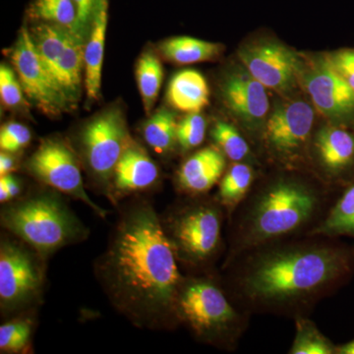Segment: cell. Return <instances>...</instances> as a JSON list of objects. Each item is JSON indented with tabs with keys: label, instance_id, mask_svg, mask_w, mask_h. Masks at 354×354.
I'll return each instance as SVG.
<instances>
[{
	"label": "cell",
	"instance_id": "6da1fadb",
	"mask_svg": "<svg viewBox=\"0 0 354 354\" xmlns=\"http://www.w3.org/2000/svg\"><path fill=\"white\" fill-rule=\"evenodd\" d=\"M228 297L250 314L310 316L354 276V244L304 235L265 244L221 266Z\"/></svg>",
	"mask_w": 354,
	"mask_h": 354
},
{
	"label": "cell",
	"instance_id": "7a4b0ae2",
	"mask_svg": "<svg viewBox=\"0 0 354 354\" xmlns=\"http://www.w3.org/2000/svg\"><path fill=\"white\" fill-rule=\"evenodd\" d=\"M150 202L125 205L108 246L95 263L97 281L111 305L141 329L178 327L176 301L184 277Z\"/></svg>",
	"mask_w": 354,
	"mask_h": 354
},
{
	"label": "cell",
	"instance_id": "3957f363",
	"mask_svg": "<svg viewBox=\"0 0 354 354\" xmlns=\"http://www.w3.org/2000/svg\"><path fill=\"white\" fill-rule=\"evenodd\" d=\"M325 183L297 174H279L254 183L228 220L223 266L246 251L292 237L308 235L327 214L337 193Z\"/></svg>",
	"mask_w": 354,
	"mask_h": 354
},
{
	"label": "cell",
	"instance_id": "277c9868",
	"mask_svg": "<svg viewBox=\"0 0 354 354\" xmlns=\"http://www.w3.org/2000/svg\"><path fill=\"white\" fill-rule=\"evenodd\" d=\"M176 316L179 326L187 328L197 341L228 351L239 346L250 318L232 301L214 272L184 277Z\"/></svg>",
	"mask_w": 354,
	"mask_h": 354
},
{
	"label": "cell",
	"instance_id": "5b68a950",
	"mask_svg": "<svg viewBox=\"0 0 354 354\" xmlns=\"http://www.w3.org/2000/svg\"><path fill=\"white\" fill-rule=\"evenodd\" d=\"M1 227L44 258L87 239L88 228L58 191L39 190L6 203Z\"/></svg>",
	"mask_w": 354,
	"mask_h": 354
},
{
	"label": "cell",
	"instance_id": "8992f818",
	"mask_svg": "<svg viewBox=\"0 0 354 354\" xmlns=\"http://www.w3.org/2000/svg\"><path fill=\"white\" fill-rule=\"evenodd\" d=\"M227 214L216 198L189 196L162 220L179 264L196 272H214V264L225 254L223 227Z\"/></svg>",
	"mask_w": 354,
	"mask_h": 354
},
{
	"label": "cell",
	"instance_id": "52a82bcc",
	"mask_svg": "<svg viewBox=\"0 0 354 354\" xmlns=\"http://www.w3.org/2000/svg\"><path fill=\"white\" fill-rule=\"evenodd\" d=\"M43 256L17 237L0 242V310L18 316L41 304L46 269Z\"/></svg>",
	"mask_w": 354,
	"mask_h": 354
},
{
	"label": "cell",
	"instance_id": "ba28073f",
	"mask_svg": "<svg viewBox=\"0 0 354 354\" xmlns=\"http://www.w3.org/2000/svg\"><path fill=\"white\" fill-rule=\"evenodd\" d=\"M131 142L124 114L116 108L95 115L81 132L84 162L108 197L114 169Z\"/></svg>",
	"mask_w": 354,
	"mask_h": 354
},
{
	"label": "cell",
	"instance_id": "9c48e42d",
	"mask_svg": "<svg viewBox=\"0 0 354 354\" xmlns=\"http://www.w3.org/2000/svg\"><path fill=\"white\" fill-rule=\"evenodd\" d=\"M315 113L304 100H290L274 106L262 133L268 152L279 164L297 165L307 155Z\"/></svg>",
	"mask_w": 354,
	"mask_h": 354
},
{
	"label": "cell",
	"instance_id": "30bf717a",
	"mask_svg": "<svg viewBox=\"0 0 354 354\" xmlns=\"http://www.w3.org/2000/svg\"><path fill=\"white\" fill-rule=\"evenodd\" d=\"M299 84L328 122L354 129V90L330 66L327 55H301Z\"/></svg>",
	"mask_w": 354,
	"mask_h": 354
},
{
	"label": "cell",
	"instance_id": "8fae6325",
	"mask_svg": "<svg viewBox=\"0 0 354 354\" xmlns=\"http://www.w3.org/2000/svg\"><path fill=\"white\" fill-rule=\"evenodd\" d=\"M26 167L35 178L51 189L84 203L101 218L108 216V211L93 202L86 192L78 158L64 140L44 139L28 160Z\"/></svg>",
	"mask_w": 354,
	"mask_h": 354
},
{
	"label": "cell",
	"instance_id": "7c38bea8",
	"mask_svg": "<svg viewBox=\"0 0 354 354\" xmlns=\"http://www.w3.org/2000/svg\"><path fill=\"white\" fill-rule=\"evenodd\" d=\"M11 60L25 95L44 113L57 116L69 108L64 94L39 57L31 32L25 27L14 46Z\"/></svg>",
	"mask_w": 354,
	"mask_h": 354
},
{
	"label": "cell",
	"instance_id": "4fadbf2b",
	"mask_svg": "<svg viewBox=\"0 0 354 354\" xmlns=\"http://www.w3.org/2000/svg\"><path fill=\"white\" fill-rule=\"evenodd\" d=\"M244 68L266 88L290 93L299 84L302 57L276 41H260L239 50Z\"/></svg>",
	"mask_w": 354,
	"mask_h": 354
},
{
	"label": "cell",
	"instance_id": "5bb4252c",
	"mask_svg": "<svg viewBox=\"0 0 354 354\" xmlns=\"http://www.w3.org/2000/svg\"><path fill=\"white\" fill-rule=\"evenodd\" d=\"M312 155L323 183L341 191L354 181V129L328 122L311 140Z\"/></svg>",
	"mask_w": 354,
	"mask_h": 354
},
{
	"label": "cell",
	"instance_id": "9a60e30c",
	"mask_svg": "<svg viewBox=\"0 0 354 354\" xmlns=\"http://www.w3.org/2000/svg\"><path fill=\"white\" fill-rule=\"evenodd\" d=\"M221 97L227 108L247 130L260 133L262 136L270 111L264 85L242 67L225 77L221 84Z\"/></svg>",
	"mask_w": 354,
	"mask_h": 354
},
{
	"label": "cell",
	"instance_id": "2e32d148",
	"mask_svg": "<svg viewBox=\"0 0 354 354\" xmlns=\"http://www.w3.org/2000/svg\"><path fill=\"white\" fill-rule=\"evenodd\" d=\"M158 178V165L143 148L131 142L114 169L109 200L116 205L122 197L153 187Z\"/></svg>",
	"mask_w": 354,
	"mask_h": 354
},
{
	"label": "cell",
	"instance_id": "e0dca14e",
	"mask_svg": "<svg viewBox=\"0 0 354 354\" xmlns=\"http://www.w3.org/2000/svg\"><path fill=\"white\" fill-rule=\"evenodd\" d=\"M225 156L218 147H206L191 155L177 172V186L187 196L206 195L227 171Z\"/></svg>",
	"mask_w": 354,
	"mask_h": 354
},
{
	"label": "cell",
	"instance_id": "ac0fdd59",
	"mask_svg": "<svg viewBox=\"0 0 354 354\" xmlns=\"http://www.w3.org/2000/svg\"><path fill=\"white\" fill-rule=\"evenodd\" d=\"M167 99L177 111L186 113H201L209 102L208 83L196 70L177 72L167 87Z\"/></svg>",
	"mask_w": 354,
	"mask_h": 354
},
{
	"label": "cell",
	"instance_id": "d6986e66",
	"mask_svg": "<svg viewBox=\"0 0 354 354\" xmlns=\"http://www.w3.org/2000/svg\"><path fill=\"white\" fill-rule=\"evenodd\" d=\"M85 38L72 35L53 71V79L69 106H74L80 99L83 69L85 70Z\"/></svg>",
	"mask_w": 354,
	"mask_h": 354
},
{
	"label": "cell",
	"instance_id": "ffe728a7",
	"mask_svg": "<svg viewBox=\"0 0 354 354\" xmlns=\"http://www.w3.org/2000/svg\"><path fill=\"white\" fill-rule=\"evenodd\" d=\"M108 17L109 6H106L97 13L85 44V88L88 100H97L101 92Z\"/></svg>",
	"mask_w": 354,
	"mask_h": 354
},
{
	"label": "cell",
	"instance_id": "44dd1931",
	"mask_svg": "<svg viewBox=\"0 0 354 354\" xmlns=\"http://www.w3.org/2000/svg\"><path fill=\"white\" fill-rule=\"evenodd\" d=\"M308 235L354 239V181L337 193L323 220Z\"/></svg>",
	"mask_w": 354,
	"mask_h": 354
},
{
	"label": "cell",
	"instance_id": "7402d4cb",
	"mask_svg": "<svg viewBox=\"0 0 354 354\" xmlns=\"http://www.w3.org/2000/svg\"><path fill=\"white\" fill-rule=\"evenodd\" d=\"M255 183V169L251 162H234L225 171L220 181L216 199L225 209L227 218L245 199Z\"/></svg>",
	"mask_w": 354,
	"mask_h": 354
},
{
	"label": "cell",
	"instance_id": "603a6c76",
	"mask_svg": "<svg viewBox=\"0 0 354 354\" xmlns=\"http://www.w3.org/2000/svg\"><path fill=\"white\" fill-rule=\"evenodd\" d=\"M223 44L191 37H176L160 44V51L169 62L187 65L209 62L221 55Z\"/></svg>",
	"mask_w": 354,
	"mask_h": 354
},
{
	"label": "cell",
	"instance_id": "cb8c5ba5",
	"mask_svg": "<svg viewBox=\"0 0 354 354\" xmlns=\"http://www.w3.org/2000/svg\"><path fill=\"white\" fill-rule=\"evenodd\" d=\"M73 34L66 28L50 23L39 22L32 28L31 36L37 51L51 75Z\"/></svg>",
	"mask_w": 354,
	"mask_h": 354
},
{
	"label": "cell",
	"instance_id": "d4e9b609",
	"mask_svg": "<svg viewBox=\"0 0 354 354\" xmlns=\"http://www.w3.org/2000/svg\"><path fill=\"white\" fill-rule=\"evenodd\" d=\"M176 115L167 109H160L147 121L143 128L146 143L158 155L171 153L177 145Z\"/></svg>",
	"mask_w": 354,
	"mask_h": 354
},
{
	"label": "cell",
	"instance_id": "484cf974",
	"mask_svg": "<svg viewBox=\"0 0 354 354\" xmlns=\"http://www.w3.org/2000/svg\"><path fill=\"white\" fill-rule=\"evenodd\" d=\"M27 14L30 19L62 26L78 35V16L73 0H32Z\"/></svg>",
	"mask_w": 354,
	"mask_h": 354
},
{
	"label": "cell",
	"instance_id": "4316f807",
	"mask_svg": "<svg viewBox=\"0 0 354 354\" xmlns=\"http://www.w3.org/2000/svg\"><path fill=\"white\" fill-rule=\"evenodd\" d=\"M295 321V335L290 354H337V344L319 330L315 323L306 317Z\"/></svg>",
	"mask_w": 354,
	"mask_h": 354
},
{
	"label": "cell",
	"instance_id": "83f0119b",
	"mask_svg": "<svg viewBox=\"0 0 354 354\" xmlns=\"http://www.w3.org/2000/svg\"><path fill=\"white\" fill-rule=\"evenodd\" d=\"M136 77L144 109L150 114L164 79V70L160 59L152 53H144L137 64Z\"/></svg>",
	"mask_w": 354,
	"mask_h": 354
},
{
	"label": "cell",
	"instance_id": "f1b7e54d",
	"mask_svg": "<svg viewBox=\"0 0 354 354\" xmlns=\"http://www.w3.org/2000/svg\"><path fill=\"white\" fill-rule=\"evenodd\" d=\"M212 139L223 155L234 162H251L252 151L245 138L230 123L218 121L211 131Z\"/></svg>",
	"mask_w": 354,
	"mask_h": 354
},
{
	"label": "cell",
	"instance_id": "f546056e",
	"mask_svg": "<svg viewBox=\"0 0 354 354\" xmlns=\"http://www.w3.org/2000/svg\"><path fill=\"white\" fill-rule=\"evenodd\" d=\"M34 329L30 317L12 319L0 326V351L2 353H19L28 348Z\"/></svg>",
	"mask_w": 354,
	"mask_h": 354
},
{
	"label": "cell",
	"instance_id": "4dcf8cb0",
	"mask_svg": "<svg viewBox=\"0 0 354 354\" xmlns=\"http://www.w3.org/2000/svg\"><path fill=\"white\" fill-rule=\"evenodd\" d=\"M207 123L200 113H188L177 124V146L188 152L201 145L206 136Z\"/></svg>",
	"mask_w": 354,
	"mask_h": 354
},
{
	"label": "cell",
	"instance_id": "1f68e13d",
	"mask_svg": "<svg viewBox=\"0 0 354 354\" xmlns=\"http://www.w3.org/2000/svg\"><path fill=\"white\" fill-rule=\"evenodd\" d=\"M15 75V72L6 64L0 66V95L2 102L11 109L24 104V90Z\"/></svg>",
	"mask_w": 354,
	"mask_h": 354
},
{
	"label": "cell",
	"instance_id": "d6a6232c",
	"mask_svg": "<svg viewBox=\"0 0 354 354\" xmlns=\"http://www.w3.org/2000/svg\"><path fill=\"white\" fill-rule=\"evenodd\" d=\"M31 140L32 134L29 128L21 123H6L0 130V148L3 152H20L29 145Z\"/></svg>",
	"mask_w": 354,
	"mask_h": 354
},
{
	"label": "cell",
	"instance_id": "836d02e7",
	"mask_svg": "<svg viewBox=\"0 0 354 354\" xmlns=\"http://www.w3.org/2000/svg\"><path fill=\"white\" fill-rule=\"evenodd\" d=\"M77 8L78 16L79 36L85 38L87 32L92 29L93 23L97 17V13L104 7L109 6V0H73Z\"/></svg>",
	"mask_w": 354,
	"mask_h": 354
},
{
	"label": "cell",
	"instance_id": "e575fe53",
	"mask_svg": "<svg viewBox=\"0 0 354 354\" xmlns=\"http://www.w3.org/2000/svg\"><path fill=\"white\" fill-rule=\"evenodd\" d=\"M326 55L333 69L354 90V48H341Z\"/></svg>",
	"mask_w": 354,
	"mask_h": 354
},
{
	"label": "cell",
	"instance_id": "d590c367",
	"mask_svg": "<svg viewBox=\"0 0 354 354\" xmlns=\"http://www.w3.org/2000/svg\"><path fill=\"white\" fill-rule=\"evenodd\" d=\"M22 191L21 181L12 174L0 176V202L6 204L19 197Z\"/></svg>",
	"mask_w": 354,
	"mask_h": 354
},
{
	"label": "cell",
	"instance_id": "8d00e7d4",
	"mask_svg": "<svg viewBox=\"0 0 354 354\" xmlns=\"http://www.w3.org/2000/svg\"><path fill=\"white\" fill-rule=\"evenodd\" d=\"M16 169V160L12 157V153L3 152L0 153V176L12 174Z\"/></svg>",
	"mask_w": 354,
	"mask_h": 354
},
{
	"label": "cell",
	"instance_id": "74e56055",
	"mask_svg": "<svg viewBox=\"0 0 354 354\" xmlns=\"http://www.w3.org/2000/svg\"><path fill=\"white\" fill-rule=\"evenodd\" d=\"M337 354H354V339L346 344H339Z\"/></svg>",
	"mask_w": 354,
	"mask_h": 354
}]
</instances>
